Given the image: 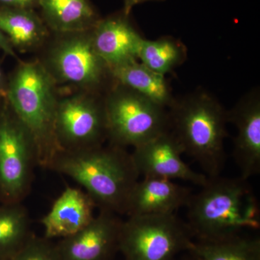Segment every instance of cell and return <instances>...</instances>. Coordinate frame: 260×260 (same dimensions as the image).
Segmentation results:
<instances>
[{"mask_svg": "<svg viewBox=\"0 0 260 260\" xmlns=\"http://www.w3.org/2000/svg\"><path fill=\"white\" fill-rule=\"evenodd\" d=\"M125 149L110 144L60 150L49 169L83 186L99 209L125 215L130 194L140 177Z\"/></svg>", "mask_w": 260, "mask_h": 260, "instance_id": "6da1fadb", "label": "cell"}, {"mask_svg": "<svg viewBox=\"0 0 260 260\" xmlns=\"http://www.w3.org/2000/svg\"><path fill=\"white\" fill-rule=\"evenodd\" d=\"M170 130L184 153L194 159L208 179L218 177L225 160L227 110L204 90L177 99L168 109Z\"/></svg>", "mask_w": 260, "mask_h": 260, "instance_id": "7a4b0ae2", "label": "cell"}, {"mask_svg": "<svg viewBox=\"0 0 260 260\" xmlns=\"http://www.w3.org/2000/svg\"><path fill=\"white\" fill-rule=\"evenodd\" d=\"M186 208L188 227L202 241L226 239L259 227L257 200L247 180L240 177L209 179L192 194Z\"/></svg>", "mask_w": 260, "mask_h": 260, "instance_id": "3957f363", "label": "cell"}, {"mask_svg": "<svg viewBox=\"0 0 260 260\" xmlns=\"http://www.w3.org/2000/svg\"><path fill=\"white\" fill-rule=\"evenodd\" d=\"M55 81L42 63L19 64L7 89L12 112L31 138L38 166L49 169L60 151L55 135Z\"/></svg>", "mask_w": 260, "mask_h": 260, "instance_id": "277c9868", "label": "cell"}, {"mask_svg": "<svg viewBox=\"0 0 260 260\" xmlns=\"http://www.w3.org/2000/svg\"><path fill=\"white\" fill-rule=\"evenodd\" d=\"M104 106L107 140L116 146L135 148L170 129L167 109L120 84L113 85Z\"/></svg>", "mask_w": 260, "mask_h": 260, "instance_id": "5b68a950", "label": "cell"}, {"mask_svg": "<svg viewBox=\"0 0 260 260\" xmlns=\"http://www.w3.org/2000/svg\"><path fill=\"white\" fill-rule=\"evenodd\" d=\"M189 232L175 213L130 216L121 224L119 249L126 260H172L189 249Z\"/></svg>", "mask_w": 260, "mask_h": 260, "instance_id": "8992f818", "label": "cell"}, {"mask_svg": "<svg viewBox=\"0 0 260 260\" xmlns=\"http://www.w3.org/2000/svg\"><path fill=\"white\" fill-rule=\"evenodd\" d=\"M38 165L35 147L15 114L0 116V193L10 203H20L30 192Z\"/></svg>", "mask_w": 260, "mask_h": 260, "instance_id": "52a82bcc", "label": "cell"}, {"mask_svg": "<svg viewBox=\"0 0 260 260\" xmlns=\"http://www.w3.org/2000/svg\"><path fill=\"white\" fill-rule=\"evenodd\" d=\"M70 32L51 49L45 66L55 83L95 90L105 83L110 70L98 54L91 32Z\"/></svg>", "mask_w": 260, "mask_h": 260, "instance_id": "ba28073f", "label": "cell"}, {"mask_svg": "<svg viewBox=\"0 0 260 260\" xmlns=\"http://www.w3.org/2000/svg\"><path fill=\"white\" fill-rule=\"evenodd\" d=\"M55 135L61 150L102 145L108 139L104 99L73 95L58 101Z\"/></svg>", "mask_w": 260, "mask_h": 260, "instance_id": "9c48e42d", "label": "cell"}, {"mask_svg": "<svg viewBox=\"0 0 260 260\" xmlns=\"http://www.w3.org/2000/svg\"><path fill=\"white\" fill-rule=\"evenodd\" d=\"M182 147L170 129L133 148L132 158L140 177L180 179L203 187L209 179L181 158Z\"/></svg>", "mask_w": 260, "mask_h": 260, "instance_id": "30bf717a", "label": "cell"}, {"mask_svg": "<svg viewBox=\"0 0 260 260\" xmlns=\"http://www.w3.org/2000/svg\"><path fill=\"white\" fill-rule=\"evenodd\" d=\"M122 222L117 214L100 210L86 226L56 244L61 260H109L119 249Z\"/></svg>", "mask_w": 260, "mask_h": 260, "instance_id": "8fae6325", "label": "cell"}, {"mask_svg": "<svg viewBox=\"0 0 260 260\" xmlns=\"http://www.w3.org/2000/svg\"><path fill=\"white\" fill-rule=\"evenodd\" d=\"M228 122L237 129L234 141V158L240 177L248 180L260 172V91L248 92L231 110Z\"/></svg>", "mask_w": 260, "mask_h": 260, "instance_id": "7c38bea8", "label": "cell"}, {"mask_svg": "<svg viewBox=\"0 0 260 260\" xmlns=\"http://www.w3.org/2000/svg\"><path fill=\"white\" fill-rule=\"evenodd\" d=\"M98 54L114 69L138 60V52L144 38L132 25L124 13L100 19L90 30Z\"/></svg>", "mask_w": 260, "mask_h": 260, "instance_id": "4fadbf2b", "label": "cell"}, {"mask_svg": "<svg viewBox=\"0 0 260 260\" xmlns=\"http://www.w3.org/2000/svg\"><path fill=\"white\" fill-rule=\"evenodd\" d=\"M192 194L191 189L170 179L143 177L130 194L125 215L130 217L175 213L187 206Z\"/></svg>", "mask_w": 260, "mask_h": 260, "instance_id": "5bb4252c", "label": "cell"}, {"mask_svg": "<svg viewBox=\"0 0 260 260\" xmlns=\"http://www.w3.org/2000/svg\"><path fill=\"white\" fill-rule=\"evenodd\" d=\"M95 203L85 191L67 187L54 202L51 210L41 220L44 237L48 239L73 235L92 220Z\"/></svg>", "mask_w": 260, "mask_h": 260, "instance_id": "9a60e30c", "label": "cell"}, {"mask_svg": "<svg viewBox=\"0 0 260 260\" xmlns=\"http://www.w3.org/2000/svg\"><path fill=\"white\" fill-rule=\"evenodd\" d=\"M113 80L169 109L175 100L170 83L139 60L130 61L111 70Z\"/></svg>", "mask_w": 260, "mask_h": 260, "instance_id": "2e32d148", "label": "cell"}, {"mask_svg": "<svg viewBox=\"0 0 260 260\" xmlns=\"http://www.w3.org/2000/svg\"><path fill=\"white\" fill-rule=\"evenodd\" d=\"M39 7L46 25L61 34L91 30L101 19L88 0H39Z\"/></svg>", "mask_w": 260, "mask_h": 260, "instance_id": "e0dca14e", "label": "cell"}, {"mask_svg": "<svg viewBox=\"0 0 260 260\" xmlns=\"http://www.w3.org/2000/svg\"><path fill=\"white\" fill-rule=\"evenodd\" d=\"M0 29L14 48L27 51L44 42L47 26L34 10L0 8Z\"/></svg>", "mask_w": 260, "mask_h": 260, "instance_id": "ac0fdd59", "label": "cell"}, {"mask_svg": "<svg viewBox=\"0 0 260 260\" xmlns=\"http://www.w3.org/2000/svg\"><path fill=\"white\" fill-rule=\"evenodd\" d=\"M32 236L24 205L10 203L0 208V258L13 259Z\"/></svg>", "mask_w": 260, "mask_h": 260, "instance_id": "d6986e66", "label": "cell"}, {"mask_svg": "<svg viewBox=\"0 0 260 260\" xmlns=\"http://www.w3.org/2000/svg\"><path fill=\"white\" fill-rule=\"evenodd\" d=\"M187 58L184 43L172 37L155 40L143 39L138 52V60L148 68L164 75L172 73Z\"/></svg>", "mask_w": 260, "mask_h": 260, "instance_id": "ffe728a7", "label": "cell"}, {"mask_svg": "<svg viewBox=\"0 0 260 260\" xmlns=\"http://www.w3.org/2000/svg\"><path fill=\"white\" fill-rule=\"evenodd\" d=\"M189 250L198 260H260V240L239 235L191 243Z\"/></svg>", "mask_w": 260, "mask_h": 260, "instance_id": "44dd1931", "label": "cell"}, {"mask_svg": "<svg viewBox=\"0 0 260 260\" xmlns=\"http://www.w3.org/2000/svg\"><path fill=\"white\" fill-rule=\"evenodd\" d=\"M12 260H61L56 244L32 236Z\"/></svg>", "mask_w": 260, "mask_h": 260, "instance_id": "7402d4cb", "label": "cell"}, {"mask_svg": "<svg viewBox=\"0 0 260 260\" xmlns=\"http://www.w3.org/2000/svg\"><path fill=\"white\" fill-rule=\"evenodd\" d=\"M3 8L16 9H35L39 6V0H0Z\"/></svg>", "mask_w": 260, "mask_h": 260, "instance_id": "603a6c76", "label": "cell"}, {"mask_svg": "<svg viewBox=\"0 0 260 260\" xmlns=\"http://www.w3.org/2000/svg\"><path fill=\"white\" fill-rule=\"evenodd\" d=\"M0 50L3 51L8 55L13 56L14 58L17 57L14 47H13L9 39L5 36L1 29H0Z\"/></svg>", "mask_w": 260, "mask_h": 260, "instance_id": "cb8c5ba5", "label": "cell"}, {"mask_svg": "<svg viewBox=\"0 0 260 260\" xmlns=\"http://www.w3.org/2000/svg\"><path fill=\"white\" fill-rule=\"evenodd\" d=\"M124 1V8H123V13L126 16H129L132 10L136 5L144 3L145 2L150 1H164V0H123Z\"/></svg>", "mask_w": 260, "mask_h": 260, "instance_id": "d4e9b609", "label": "cell"}, {"mask_svg": "<svg viewBox=\"0 0 260 260\" xmlns=\"http://www.w3.org/2000/svg\"><path fill=\"white\" fill-rule=\"evenodd\" d=\"M3 90H4V75L0 68V92H3Z\"/></svg>", "mask_w": 260, "mask_h": 260, "instance_id": "484cf974", "label": "cell"}, {"mask_svg": "<svg viewBox=\"0 0 260 260\" xmlns=\"http://www.w3.org/2000/svg\"><path fill=\"white\" fill-rule=\"evenodd\" d=\"M0 260H12L9 259H4V258H0Z\"/></svg>", "mask_w": 260, "mask_h": 260, "instance_id": "4316f807", "label": "cell"}, {"mask_svg": "<svg viewBox=\"0 0 260 260\" xmlns=\"http://www.w3.org/2000/svg\"><path fill=\"white\" fill-rule=\"evenodd\" d=\"M197 260H198V259H197Z\"/></svg>", "mask_w": 260, "mask_h": 260, "instance_id": "83f0119b", "label": "cell"}]
</instances>
